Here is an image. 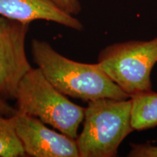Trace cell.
Returning <instances> with one entry per match:
<instances>
[{"label":"cell","instance_id":"cell-8","mask_svg":"<svg viewBox=\"0 0 157 157\" xmlns=\"http://www.w3.org/2000/svg\"><path fill=\"white\" fill-rule=\"evenodd\" d=\"M132 100V126L142 131L157 126V93L146 92L135 94Z\"/></svg>","mask_w":157,"mask_h":157},{"label":"cell","instance_id":"cell-4","mask_svg":"<svg viewBox=\"0 0 157 157\" xmlns=\"http://www.w3.org/2000/svg\"><path fill=\"white\" fill-rule=\"evenodd\" d=\"M157 62V37L109 45L101 51L98 66L130 96L152 90L151 73Z\"/></svg>","mask_w":157,"mask_h":157},{"label":"cell","instance_id":"cell-5","mask_svg":"<svg viewBox=\"0 0 157 157\" xmlns=\"http://www.w3.org/2000/svg\"><path fill=\"white\" fill-rule=\"evenodd\" d=\"M30 23L0 15V98L15 99L21 78L29 70L25 42Z\"/></svg>","mask_w":157,"mask_h":157},{"label":"cell","instance_id":"cell-9","mask_svg":"<svg viewBox=\"0 0 157 157\" xmlns=\"http://www.w3.org/2000/svg\"><path fill=\"white\" fill-rule=\"evenodd\" d=\"M26 156L12 117L0 114V157Z\"/></svg>","mask_w":157,"mask_h":157},{"label":"cell","instance_id":"cell-11","mask_svg":"<svg viewBox=\"0 0 157 157\" xmlns=\"http://www.w3.org/2000/svg\"><path fill=\"white\" fill-rule=\"evenodd\" d=\"M60 9L71 15H76L81 12V5L78 0H52Z\"/></svg>","mask_w":157,"mask_h":157},{"label":"cell","instance_id":"cell-12","mask_svg":"<svg viewBox=\"0 0 157 157\" xmlns=\"http://www.w3.org/2000/svg\"><path fill=\"white\" fill-rule=\"evenodd\" d=\"M16 113V109L9 105L6 100L0 98V114L5 117H12Z\"/></svg>","mask_w":157,"mask_h":157},{"label":"cell","instance_id":"cell-3","mask_svg":"<svg viewBox=\"0 0 157 157\" xmlns=\"http://www.w3.org/2000/svg\"><path fill=\"white\" fill-rule=\"evenodd\" d=\"M131 119V98H102L88 102L83 129L76 139L79 156H117L121 142L135 131Z\"/></svg>","mask_w":157,"mask_h":157},{"label":"cell","instance_id":"cell-6","mask_svg":"<svg viewBox=\"0 0 157 157\" xmlns=\"http://www.w3.org/2000/svg\"><path fill=\"white\" fill-rule=\"evenodd\" d=\"M12 119L26 156L80 157L76 139L48 128L36 117L17 111Z\"/></svg>","mask_w":157,"mask_h":157},{"label":"cell","instance_id":"cell-1","mask_svg":"<svg viewBox=\"0 0 157 157\" xmlns=\"http://www.w3.org/2000/svg\"><path fill=\"white\" fill-rule=\"evenodd\" d=\"M31 46L35 63L49 82L65 95L87 103L102 98H130L98 63L88 64L71 60L45 41L34 39Z\"/></svg>","mask_w":157,"mask_h":157},{"label":"cell","instance_id":"cell-2","mask_svg":"<svg viewBox=\"0 0 157 157\" xmlns=\"http://www.w3.org/2000/svg\"><path fill=\"white\" fill-rule=\"evenodd\" d=\"M15 99L17 112L36 117L72 138L78 137L85 109L57 90L39 68H31L23 76Z\"/></svg>","mask_w":157,"mask_h":157},{"label":"cell","instance_id":"cell-10","mask_svg":"<svg viewBox=\"0 0 157 157\" xmlns=\"http://www.w3.org/2000/svg\"><path fill=\"white\" fill-rule=\"evenodd\" d=\"M129 157H157V146H154L149 143L137 144L131 143Z\"/></svg>","mask_w":157,"mask_h":157},{"label":"cell","instance_id":"cell-7","mask_svg":"<svg viewBox=\"0 0 157 157\" xmlns=\"http://www.w3.org/2000/svg\"><path fill=\"white\" fill-rule=\"evenodd\" d=\"M0 15L24 23L43 20L76 31L83 29L81 21L60 9L52 0H0Z\"/></svg>","mask_w":157,"mask_h":157}]
</instances>
